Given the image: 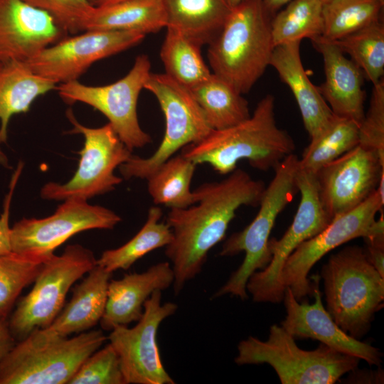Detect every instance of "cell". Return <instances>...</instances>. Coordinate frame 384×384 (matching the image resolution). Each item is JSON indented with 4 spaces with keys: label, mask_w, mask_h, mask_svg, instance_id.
<instances>
[{
    "label": "cell",
    "mask_w": 384,
    "mask_h": 384,
    "mask_svg": "<svg viewBox=\"0 0 384 384\" xmlns=\"http://www.w3.org/2000/svg\"><path fill=\"white\" fill-rule=\"evenodd\" d=\"M300 43L295 41L274 46L270 65L277 70L281 80L293 93L304 127L313 140L331 124L336 116L318 87L311 82L303 67Z\"/></svg>",
    "instance_id": "cell-22"
},
{
    "label": "cell",
    "mask_w": 384,
    "mask_h": 384,
    "mask_svg": "<svg viewBox=\"0 0 384 384\" xmlns=\"http://www.w3.org/2000/svg\"><path fill=\"white\" fill-rule=\"evenodd\" d=\"M296 184L301 196L292 224L279 240H269L270 262L247 280L246 289L255 302L282 301L284 291L279 277L286 260L302 242L319 233L331 222L319 198L315 174L299 166Z\"/></svg>",
    "instance_id": "cell-12"
},
{
    "label": "cell",
    "mask_w": 384,
    "mask_h": 384,
    "mask_svg": "<svg viewBox=\"0 0 384 384\" xmlns=\"http://www.w3.org/2000/svg\"><path fill=\"white\" fill-rule=\"evenodd\" d=\"M162 210L158 206L149 209L145 223L139 231L123 245L102 252L97 265L113 272L127 270L139 259L172 240V231L166 223L161 222Z\"/></svg>",
    "instance_id": "cell-29"
},
{
    "label": "cell",
    "mask_w": 384,
    "mask_h": 384,
    "mask_svg": "<svg viewBox=\"0 0 384 384\" xmlns=\"http://www.w3.org/2000/svg\"><path fill=\"white\" fill-rule=\"evenodd\" d=\"M333 42L373 85L384 74V26L380 19Z\"/></svg>",
    "instance_id": "cell-34"
},
{
    "label": "cell",
    "mask_w": 384,
    "mask_h": 384,
    "mask_svg": "<svg viewBox=\"0 0 384 384\" xmlns=\"http://www.w3.org/2000/svg\"><path fill=\"white\" fill-rule=\"evenodd\" d=\"M48 257L14 252L0 255V320H8L21 292L34 282Z\"/></svg>",
    "instance_id": "cell-35"
},
{
    "label": "cell",
    "mask_w": 384,
    "mask_h": 384,
    "mask_svg": "<svg viewBox=\"0 0 384 384\" xmlns=\"http://www.w3.org/2000/svg\"><path fill=\"white\" fill-rule=\"evenodd\" d=\"M383 176L384 156L360 144L321 167L315 176L330 220L368 199Z\"/></svg>",
    "instance_id": "cell-17"
},
{
    "label": "cell",
    "mask_w": 384,
    "mask_h": 384,
    "mask_svg": "<svg viewBox=\"0 0 384 384\" xmlns=\"http://www.w3.org/2000/svg\"><path fill=\"white\" fill-rule=\"evenodd\" d=\"M299 159L293 153L277 166L273 178L265 188L255 218L242 230L232 234L223 245L220 256H234L244 252L245 257L226 283L213 295V299L225 294L242 300L247 299L248 279L270 262L269 240L275 220L298 191L296 178Z\"/></svg>",
    "instance_id": "cell-6"
},
{
    "label": "cell",
    "mask_w": 384,
    "mask_h": 384,
    "mask_svg": "<svg viewBox=\"0 0 384 384\" xmlns=\"http://www.w3.org/2000/svg\"><path fill=\"white\" fill-rule=\"evenodd\" d=\"M384 0H328L322 6L321 38L334 41L380 19Z\"/></svg>",
    "instance_id": "cell-31"
},
{
    "label": "cell",
    "mask_w": 384,
    "mask_h": 384,
    "mask_svg": "<svg viewBox=\"0 0 384 384\" xmlns=\"http://www.w3.org/2000/svg\"><path fill=\"white\" fill-rule=\"evenodd\" d=\"M23 167V163L19 161L16 169L12 174L9 183V191L6 193L3 206V211L0 215V255L11 252L9 225L10 210L12 197L21 176Z\"/></svg>",
    "instance_id": "cell-40"
},
{
    "label": "cell",
    "mask_w": 384,
    "mask_h": 384,
    "mask_svg": "<svg viewBox=\"0 0 384 384\" xmlns=\"http://www.w3.org/2000/svg\"><path fill=\"white\" fill-rule=\"evenodd\" d=\"M166 26L161 0H127L94 7L85 30L132 31L145 35Z\"/></svg>",
    "instance_id": "cell-26"
},
{
    "label": "cell",
    "mask_w": 384,
    "mask_h": 384,
    "mask_svg": "<svg viewBox=\"0 0 384 384\" xmlns=\"http://www.w3.org/2000/svg\"><path fill=\"white\" fill-rule=\"evenodd\" d=\"M66 116L73 125L69 132L81 134L85 139L83 148L78 151V167L65 183H46L41 190V198L87 201L114 190L123 181L114 174V170L132 156V151L120 140L110 123L97 128L85 127L76 119L71 109L67 110Z\"/></svg>",
    "instance_id": "cell-10"
},
{
    "label": "cell",
    "mask_w": 384,
    "mask_h": 384,
    "mask_svg": "<svg viewBox=\"0 0 384 384\" xmlns=\"http://www.w3.org/2000/svg\"><path fill=\"white\" fill-rule=\"evenodd\" d=\"M121 218L113 210L80 198H69L46 218H22L11 227V252L48 257L73 235L91 229H112Z\"/></svg>",
    "instance_id": "cell-14"
},
{
    "label": "cell",
    "mask_w": 384,
    "mask_h": 384,
    "mask_svg": "<svg viewBox=\"0 0 384 384\" xmlns=\"http://www.w3.org/2000/svg\"><path fill=\"white\" fill-rule=\"evenodd\" d=\"M295 143L276 122L274 97L267 95L246 120L215 130L201 142L183 148L181 154L196 165L207 164L220 174H229L242 159L260 171L274 169L294 153Z\"/></svg>",
    "instance_id": "cell-2"
},
{
    "label": "cell",
    "mask_w": 384,
    "mask_h": 384,
    "mask_svg": "<svg viewBox=\"0 0 384 384\" xmlns=\"http://www.w3.org/2000/svg\"><path fill=\"white\" fill-rule=\"evenodd\" d=\"M271 20L260 0H247L232 8L220 32L208 45L213 73L242 95L270 65L274 48Z\"/></svg>",
    "instance_id": "cell-3"
},
{
    "label": "cell",
    "mask_w": 384,
    "mask_h": 384,
    "mask_svg": "<svg viewBox=\"0 0 384 384\" xmlns=\"http://www.w3.org/2000/svg\"><path fill=\"white\" fill-rule=\"evenodd\" d=\"M144 89L156 97L165 117L166 129L151 156L132 155L119 166L126 180L146 179L179 149L201 142L213 130L191 89L166 73H151Z\"/></svg>",
    "instance_id": "cell-8"
},
{
    "label": "cell",
    "mask_w": 384,
    "mask_h": 384,
    "mask_svg": "<svg viewBox=\"0 0 384 384\" xmlns=\"http://www.w3.org/2000/svg\"><path fill=\"white\" fill-rule=\"evenodd\" d=\"M366 257L378 272L384 277V216L383 212L376 219L368 236L363 238Z\"/></svg>",
    "instance_id": "cell-39"
},
{
    "label": "cell",
    "mask_w": 384,
    "mask_h": 384,
    "mask_svg": "<svg viewBox=\"0 0 384 384\" xmlns=\"http://www.w3.org/2000/svg\"><path fill=\"white\" fill-rule=\"evenodd\" d=\"M245 1L247 0H228L231 8L236 6Z\"/></svg>",
    "instance_id": "cell-45"
},
{
    "label": "cell",
    "mask_w": 384,
    "mask_h": 384,
    "mask_svg": "<svg viewBox=\"0 0 384 384\" xmlns=\"http://www.w3.org/2000/svg\"><path fill=\"white\" fill-rule=\"evenodd\" d=\"M291 0H260L265 9L272 18L279 10Z\"/></svg>",
    "instance_id": "cell-42"
},
{
    "label": "cell",
    "mask_w": 384,
    "mask_h": 384,
    "mask_svg": "<svg viewBox=\"0 0 384 384\" xmlns=\"http://www.w3.org/2000/svg\"><path fill=\"white\" fill-rule=\"evenodd\" d=\"M166 28L160 51L165 73L190 89L207 80L212 73L201 55V46L177 30Z\"/></svg>",
    "instance_id": "cell-30"
},
{
    "label": "cell",
    "mask_w": 384,
    "mask_h": 384,
    "mask_svg": "<svg viewBox=\"0 0 384 384\" xmlns=\"http://www.w3.org/2000/svg\"><path fill=\"white\" fill-rule=\"evenodd\" d=\"M191 90L213 129L233 127L251 115L248 102L242 94L213 73Z\"/></svg>",
    "instance_id": "cell-27"
},
{
    "label": "cell",
    "mask_w": 384,
    "mask_h": 384,
    "mask_svg": "<svg viewBox=\"0 0 384 384\" xmlns=\"http://www.w3.org/2000/svg\"><path fill=\"white\" fill-rule=\"evenodd\" d=\"M311 41L324 60L326 79L318 87L321 95L336 116L360 124L365 114L361 70L333 42L320 36Z\"/></svg>",
    "instance_id": "cell-21"
},
{
    "label": "cell",
    "mask_w": 384,
    "mask_h": 384,
    "mask_svg": "<svg viewBox=\"0 0 384 384\" xmlns=\"http://www.w3.org/2000/svg\"><path fill=\"white\" fill-rule=\"evenodd\" d=\"M94 7L108 6L127 0H88Z\"/></svg>",
    "instance_id": "cell-43"
},
{
    "label": "cell",
    "mask_w": 384,
    "mask_h": 384,
    "mask_svg": "<svg viewBox=\"0 0 384 384\" xmlns=\"http://www.w3.org/2000/svg\"><path fill=\"white\" fill-rule=\"evenodd\" d=\"M321 1H322L323 2H325V1H328V0H321Z\"/></svg>",
    "instance_id": "cell-46"
},
{
    "label": "cell",
    "mask_w": 384,
    "mask_h": 384,
    "mask_svg": "<svg viewBox=\"0 0 384 384\" xmlns=\"http://www.w3.org/2000/svg\"><path fill=\"white\" fill-rule=\"evenodd\" d=\"M151 73V63L146 55H139L128 73L114 82L91 86L78 80L57 85L58 95L68 104H87L102 113L125 146L134 149L152 142L144 132L137 117V101Z\"/></svg>",
    "instance_id": "cell-11"
},
{
    "label": "cell",
    "mask_w": 384,
    "mask_h": 384,
    "mask_svg": "<svg viewBox=\"0 0 384 384\" xmlns=\"http://www.w3.org/2000/svg\"><path fill=\"white\" fill-rule=\"evenodd\" d=\"M314 302L299 303L289 287L283 301L287 311L281 326L294 338H310L341 353L364 360L369 365L380 366L382 353L377 348L360 341L341 329L324 307L318 286L314 287Z\"/></svg>",
    "instance_id": "cell-19"
},
{
    "label": "cell",
    "mask_w": 384,
    "mask_h": 384,
    "mask_svg": "<svg viewBox=\"0 0 384 384\" xmlns=\"http://www.w3.org/2000/svg\"><path fill=\"white\" fill-rule=\"evenodd\" d=\"M321 0H292L271 20V33L274 46L311 41L322 33Z\"/></svg>",
    "instance_id": "cell-32"
},
{
    "label": "cell",
    "mask_w": 384,
    "mask_h": 384,
    "mask_svg": "<svg viewBox=\"0 0 384 384\" xmlns=\"http://www.w3.org/2000/svg\"><path fill=\"white\" fill-rule=\"evenodd\" d=\"M68 384H125L118 355L111 343L92 353Z\"/></svg>",
    "instance_id": "cell-36"
},
{
    "label": "cell",
    "mask_w": 384,
    "mask_h": 384,
    "mask_svg": "<svg viewBox=\"0 0 384 384\" xmlns=\"http://www.w3.org/2000/svg\"><path fill=\"white\" fill-rule=\"evenodd\" d=\"M359 144L384 156V82L373 85L369 108L359 124Z\"/></svg>",
    "instance_id": "cell-38"
},
{
    "label": "cell",
    "mask_w": 384,
    "mask_h": 384,
    "mask_svg": "<svg viewBox=\"0 0 384 384\" xmlns=\"http://www.w3.org/2000/svg\"><path fill=\"white\" fill-rule=\"evenodd\" d=\"M145 36L132 31L87 30L64 37L27 63L57 85L78 80L94 63L139 44Z\"/></svg>",
    "instance_id": "cell-16"
},
{
    "label": "cell",
    "mask_w": 384,
    "mask_h": 384,
    "mask_svg": "<svg viewBox=\"0 0 384 384\" xmlns=\"http://www.w3.org/2000/svg\"><path fill=\"white\" fill-rule=\"evenodd\" d=\"M161 291L144 302L142 317L132 327L117 326L107 339L117 352L125 384H174L161 360L156 335L161 322L175 314L176 304H161Z\"/></svg>",
    "instance_id": "cell-15"
},
{
    "label": "cell",
    "mask_w": 384,
    "mask_h": 384,
    "mask_svg": "<svg viewBox=\"0 0 384 384\" xmlns=\"http://www.w3.org/2000/svg\"><path fill=\"white\" fill-rule=\"evenodd\" d=\"M360 359L323 343L315 350L300 348L282 326L274 324L266 341L249 336L238 346V365L271 366L282 384H332L356 370Z\"/></svg>",
    "instance_id": "cell-7"
},
{
    "label": "cell",
    "mask_w": 384,
    "mask_h": 384,
    "mask_svg": "<svg viewBox=\"0 0 384 384\" xmlns=\"http://www.w3.org/2000/svg\"><path fill=\"white\" fill-rule=\"evenodd\" d=\"M174 279L172 267L168 262H161L145 272L126 274L119 279L110 281L105 309L100 321L102 329L111 331L117 326L137 321L151 294L166 289Z\"/></svg>",
    "instance_id": "cell-20"
},
{
    "label": "cell",
    "mask_w": 384,
    "mask_h": 384,
    "mask_svg": "<svg viewBox=\"0 0 384 384\" xmlns=\"http://www.w3.org/2000/svg\"><path fill=\"white\" fill-rule=\"evenodd\" d=\"M265 187L262 181L236 168L223 180L196 188L195 204L170 210L166 223L173 238L165 254L172 264L175 294L200 273L208 253L224 238L238 209L259 206Z\"/></svg>",
    "instance_id": "cell-1"
},
{
    "label": "cell",
    "mask_w": 384,
    "mask_h": 384,
    "mask_svg": "<svg viewBox=\"0 0 384 384\" xmlns=\"http://www.w3.org/2000/svg\"><path fill=\"white\" fill-rule=\"evenodd\" d=\"M384 196L376 191L355 208L334 218L313 238L302 242L286 260L279 277L282 289L289 287L297 301L313 295L308 274L314 265L336 247L357 238H366L383 209Z\"/></svg>",
    "instance_id": "cell-13"
},
{
    "label": "cell",
    "mask_w": 384,
    "mask_h": 384,
    "mask_svg": "<svg viewBox=\"0 0 384 384\" xmlns=\"http://www.w3.org/2000/svg\"><path fill=\"white\" fill-rule=\"evenodd\" d=\"M57 84L36 73L27 62L0 63V143H5L11 118L27 112L40 96L55 89Z\"/></svg>",
    "instance_id": "cell-24"
},
{
    "label": "cell",
    "mask_w": 384,
    "mask_h": 384,
    "mask_svg": "<svg viewBox=\"0 0 384 384\" xmlns=\"http://www.w3.org/2000/svg\"><path fill=\"white\" fill-rule=\"evenodd\" d=\"M97 265L93 252L79 244L68 245L43 264L32 289L21 297L8 321L15 339L49 326L62 310L72 285Z\"/></svg>",
    "instance_id": "cell-9"
},
{
    "label": "cell",
    "mask_w": 384,
    "mask_h": 384,
    "mask_svg": "<svg viewBox=\"0 0 384 384\" xmlns=\"http://www.w3.org/2000/svg\"><path fill=\"white\" fill-rule=\"evenodd\" d=\"M196 166L182 154L173 156L162 164L146 178L148 192L154 203L171 209L195 204L197 194L190 188Z\"/></svg>",
    "instance_id": "cell-28"
},
{
    "label": "cell",
    "mask_w": 384,
    "mask_h": 384,
    "mask_svg": "<svg viewBox=\"0 0 384 384\" xmlns=\"http://www.w3.org/2000/svg\"><path fill=\"white\" fill-rule=\"evenodd\" d=\"M1 144V143H0ZM0 166L5 168H10L9 160L6 154L0 146Z\"/></svg>",
    "instance_id": "cell-44"
},
{
    "label": "cell",
    "mask_w": 384,
    "mask_h": 384,
    "mask_svg": "<svg viewBox=\"0 0 384 384\" xmlns=\"http://www.w3.org/2000/svg\"><path fill=\"white\" fill-rule=\"evenodd\" d=\"M46 12L67 33L84 31L94 6L88 0H23Z\"/></svg>",
    "instance_id": "cell-37"
},
{
    "label": "cell",
    "mask_w": 384,
    "mask_h": 384,
    "mask_svg": "<svg viewBox=\"0 0 384 384\" xmlns=\"http://www.w3.org/2000/svg\"><path fill=\"white\" fill-rule=\"evenodd\" d=\"M67 34L49 14L23 0H0V63L27 62Z\"/></svg>",
    "instance_id": "cell-18"
},
{
    "label": "cell",
    "mask_w": 384,
    "mask_h": 384,
    "mask_svg": "<svg viewBox=\"0 0 384 384\" xmlns=\"http://www.w3.org/2000/svg\"><path fill=\"white\" fill-rule=\"evenodd\" d=\"M321 275L327 311L341 329L361 338L383 306L384 277L368 261L364 249L356 245L332 255Z\"/></svg>",
    "instance_id": "cell-5"
},
{
    "label": "cell",
    "mask_w": 384,
    "mask_h": 384,
    "mask_svg": "<svg viewBox=\"0 0 384 384\" xmlns=\"http://www.w3.org/2000/svg\"><path fill=\"white\" fill-rule=\"evenodd\" d=\"M166 27L202 47L220 32L232 8L228 0H161Z\"/></svg>",
    "instance_id": "cell-25"
},
{
    "label": "cell",
    "mask_w": 384,
    "mask_h": 384,
    "mask_svg": "<svg viewBox=\"0 0 384 384\" xmlns=\"http://www.w3.org/2000/svg\"><path fill=\"white\" fill-rule=\"evenodd\" d=\"M15 340L9 329L8 320H0V362L15 346Z\"/></svg>",
    "instance_id": "cell-41"
},
{
    "label": "cell",
    "mask_w": 384,
    "mask_h": 384,
    "mask_svg": "<svg viewBox=\"0 0 384 384\" xmlns=\"http://www.w3.org/2000/svg\"><path fill=\"white\" fill-rule=\"evenodd\" d=\"M359 144V123L336 117L331 124L318 137L311 140L299 159V167L316 174Z\"/></svg>",
    "instance_id": "cell-33"
},
{
    "label": "cell",
    "mask_w": 384,
    "mask_h": 384,
    "mask_svg": "<svg viewBox=\"0 0 384 384\" xmlns=\"http://www.w3.org/2000/svg\"><path fill=\"white\" fill-rule=\"evenodd\" d=\"M106 340L101 330L68 338L47 328L36 329L0 362V384H68Z\"/></svg>",
    "instance_id": "cell-4"
},
{
    "label": "cell",
    "mask_w": 384,
    "mask_h": 384,
    "mask_svg": "<svg viewBox=\"0 0 384 384\" xmlns=\"http://www.w3.org/2000/svg\"><path fill=\"white\" fill-rule=\"evenodd\" d=\"M112 274V272L96 265L74 287L69 302L46 328L61 336H68L95 326L105 312Z\"/></svg>",
    "instance_id": "cell-23"
}]
</instances>
